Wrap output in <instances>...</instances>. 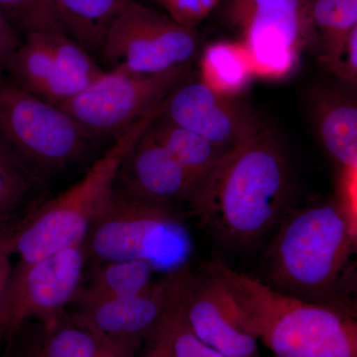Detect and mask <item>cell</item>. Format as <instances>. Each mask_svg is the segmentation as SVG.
<instances>
[{"instance_id":"6da1fadb","label":"cell","mask_w":357,"mask_h":357,"mask_svg":"<svg viewBox=\"0 0 357 357\" xmlns=\"http://www.w3.org/2000/svg\"><path fill=\"white\" fill-rule=\"evenodd\" d=\"M290 183L281 145L259 121L223 151L189 204L225 248H249L287 213Z\"/></svg>"},{"instance_id":"7a4b0ae2","label":"cell","mask_w":357,"mask_h":357,"mask_svg":"<svg viewBox=\"0 0 357 357\" xmlns=\"http://www.w3.org/2000/svg\"><path fill=\"white\" fill-rule=\"evenodd\" d=\"M204 268L222 280L256 337L275 356L357 357L354 307L288 295L220 259Z\"/></svg>"},{"instance_id":"3957f363","label":"cell","mask_w":357,"mask_h":357,"mask_svg":"<svg viewBox=\"0 0 357 357\" xmlns=\"http://www.w3.org/2000/svg\"><path fill=\"white\" fill-rule=\"evenodd\" d=\"M276 229L265 253V283L301 299L354 307L342 291L357 231L335 199L289 210Z\"/></svg>"},{"instance_id":"277c9868","label":"cell","mask_w":357,"mask_h":357,"mask_svg":"<svg viewBox=\"0 0 357 357\" xmlns=\"http://www.w3.org/2000/svg\"><path fill=\"white\" fill-rule=\"evenodd\" d=\"M165 102L119 134L109 149L67 191L27 211L4 230V243L20 261H34L81 245L91 225L109 204L115 178L124 157L157 117Z\"/></svg>"},{"instance_id":"5b68a950","label":"cell","mask_w":357,"mask_h":357,"mask_svg":"<svg viewBox=\"0 0 357 357\" xmlns=\"http://www.w3.org/2000/svg\"><path fill=\"white\" fill-rule=\"evenodd\" d=\"M86 263L143 261L155 272L173 273L189 266L194 243L175 206L131 196L114 187L84 243Z\"/></svg>"},{"instance_id":"8992f818","label":"cell","mask_w":357,"mask_h":357,"mask_svg":"<svg viewBox=\"0 0 357 357\" xmlns=\"http://www.w3.org/2000/svg\"><path fill=\"white\" fill-rule=\"evenodd\" d=\"M91 142L62 107L0 74V148L35 180L81 161Z\"/></svg>"},{"instance_id":"52a82bcc","label":"cell","mask_w":357,"mask_h":357,"mask_svg":"<svg viewBox=\"0 0 357 357\" xmlns=\"http://www.w3.org/2000/svg\"><path fill=\"white\" fill-rule=\"evenodd\" d=\"M187 66L160 74L107 70L62 109L93 141L115 138L161 105L183 83Z\"/></svg>"},{"instance_id":"ba28073f","label":"cell","mask_w":357,"mask_h":357,"mask_svg":"<svg viewBox=\"0 0 357 357\" xmlns=\"http://www.w3.org/2000/svg\"><path fill=\"white\" fill-rule=\"evenodd\" d=\"M198 48L195 29L167 14L126 0L107 28L98 51L109 69L153 75L185 67Z\"/></svg>"},{"instance_id":"9c48e42d","label":"cell","mask_w":357,"mask_h":357,"mask_svg":"<svg viewBox=\"0 0 357 357\" xmlns=\"http://www.w3.org/2000/svg\"><path fill=\"white\" fill-rule=\"evenodd\" d=\"M227 15L241 35L255 77H288L312 41L307 0H229Z\"/></svg>"},{"instance_id":"30bf717a","label":"cell","mask_w":357,"mask_h":357,"mask_svg":"<svg viewBox=\"0 0 357 357\" xmlns=\"http://www.w3.org/2000/svg\"><path fill=\"white\" fill-rule=\"evenodd\" d=\"M83 244L11 269L0 301V340L13 337L29 319L49 321L64 314L83 285Z\"/></svg>"},{"instance_id":"8fae6325","label":"cell","mask_w":357,"mask_h":357,"mask_svg":"<svg viewBox=\"0 0 357 357\" xmlns=\"http://www.w3.org/2000/svg\"><path fill=\"white\" fill-rule=\"evenodd\" d=\"M189 266L164 274L138 294L77 306V318L96 335L136 352L156 330L188 275Z\"/></svg>"},{"instance_id":"7c38bea8","label":"cell","mask_w":357,"mask_h":357,"mask_svg":"<svg viewBox=\"0 0 357 357\" xmlns=\"http://www.w3.org/2000/svg\"><path fill=\"white\" fill-rule=\"evenodd\" d=\"M185 319L204 344L227 357H262L258 337L220 279L204 268L190 275L184 291Z\"/></svg>"},{"instance_id":"4fadbf2b","label":"cell","mask_w":357,"mask_h":357,"mask_svg":"<svg viewBox=\"0 0 357 357\" xmlns=\"http://www.w3.org/2000/svg\"><path fill=\"white\" fill-rule=\"evenodd\" d=\"M161 116L223 148L231 146L259 122L243 105L218 95L201 81L178 84L166 98Z\"/></svg>"},{"instance_id":"5bb4252c","label":"cell","mask_w":357,"mask_h":357,"mask_svg":"<svg viewBox=\"0 0 357 357\" xmlns=\"http://www.w3.org/2000/svg\"><path fill=\"white\" fill-rule=\"evenodd\" d=\"M114 187L137 198L175 206L189 203L198 185L147 129L121 162Z\"/></svg>"},{"instance_id":"9a60e30c","label":"cell","mask_w":357,"mask_h":357,"mask_svg":"<svg viewBox=\"0 0 357 357\" xmlns=\"http://www.w3.org/2000/svg\"><path fill=\"white\" fill-rule=\"evenodd\" d=\"M2 75L27 93L60 107L88 86L59 67L40 32L26 35Z\"/></svg>"},{"instance_id":"2e32d148","label":"cell","mask_w":357,"mask_h":357,"mask_svg":"<svg viewBox=\"0 0 357 357\" xmlns=\"http://www.w3.org/2000/svg\"><path fill=\"white\" fill-rule=\"evenodd\" d=\"M314 126L324 147L338 165L357 167L356 100L333 89L312 93Z\"/></svg>"},{"instance_id":"e0dca14e","label":"cell","mask_w":357,"mask_h":357,"mask_svg":"<svg viewBox=\"0 0 357 357\" xmlns=\"http://www.w3.org/2000/svg\"><path fill=\"white\" fill-rule=\"evenodd\" d=\"M20 349L9 357H96V333L76 314L65 312L49 321H38L27 332L21 328ZM15 333V335H16Z\"/></svg>"},{"instance_id":"ac0fdd59","label":"cell","mask_w":357,"mask_h":357,"mask_svg":"<svg viewBox=\"0 0 357 357\" xmlns=\"http://www.w3.org/2000/svg\"><path fill=\"white\" fill-rule=\"evenodd\" d=\"M201 75L202 83L229 98L243 93L255 77L243 44L229 41L217 42L204 49Z\"/></svg>"},{"instance_id":"d6986e66","label":"cell","mask_w":357,"mask_h":357,"mask_svg":"<svg viewBox=\"0 0 357 357\" xmlns=\"http://www.w3.org/2000/svg\"><path fill=\"white\" fill-rule=\"evenodd\" d=\"M154 273L151 265L135 260L96 265L89 283L82 285L75 303L81 306L143 292L153 283Z\"/></svg>"},{"instance_id":"ffe728a7","label":"cell","mask_w":357,"mask_h":357,"mask_svg":"<svg viewBox=\"0 0 357 357\" xmlns=\"http://www.w3.org/2000/svg\"><path fill=\"white\" fill-rule=\"evenodd\" d=\"M148 132L173 155L198 185L213 170L220 155L227 149L167 121L161 114L148 128Z\"/></svg>"},{"instance_id":"44dd1931","label":"cell","mask_w":357,"mask_h":357,"mask_svg":"<svg viewBox=\"0 0 357 357\" xmlns=\"http://www.w3.org/2000/svg\"><path fill=\"white\" fill-rule=\"evenodd\" d=\"M126 0H53L66 33L89 52L103 36Z\"/></svg>"},{"instance_id":"7402d4cb","label":"cell","mask_w":357,"mask_h":357,"mask_svg":"<svg viewBox=\"0 0 357 357\" xmlns=\"http://www.w3.org/2000/svg\"><path fill=\"white\" fill-rule=\"evenodd\" d=\"M312 39L321 45V63L335 56L357 28V0H307Z\"/></svg>"},{"instance_id":"603a6c76","label":"cell","mask_w":357,"mask_h":357,"mask_svg":"<svg viewBox=\"0 0 357 357\" xmlns=\"http://www.w3.org/2000/svg\"><path fill=\"white\" fill-rule=\"evenodd\" d=\"M39 184L0 148V230L22 218Z\"/></svg>"},{"instance_id":"cb8c5ba5","label":"cell","mask_w":357,"mask_h":357,"mask_svg":"<svg viewBox=\"0 0 357 357\" xmlns=\"http://www.w3.org/2000/svg\"><path fill=\"white\" fill-rule=\"evenodd\" d=\"M49 52L66 74L89 86L105 74L89 52L64 32H40Z\"/></svg>"},{"instance_id":"d4e9b609","label":"cell","mask_w":357,"mask_h":357,"mask_svg":"<svg viewBox=\"0 0 357 357\" xmlns=\"http://www.w3.org/2000/svg\"><path fill=\"white\" fill-rule=\"evenodd\" d=\"M0 10L24 37L32 33H66L53 0H0Z\"/></svg>"},{"instance_id":"484cf974","label":"cell","mask_w":357,"mask_h":357,"mask_svg":"<svg viewBox=\"0 0 357 357\" xmlns=\"http://www.w3.org/2000/svg\"><path fill=\"white\" fill-rule=\"evenodd\" d=\"M189 277L178 295L175 309H174L172 333H171L172 356L173 357H227L204 344L203 340H199L196 333L192 332L188 324L185 316L183 298H184L185 284L189 280Z\"/></svg>"},{"instance_id":"4316f807","label":"cell","mask_w":357,"mask_h":357,"mask_svg":"<svg viewBox=\"0 0 357 357\" xmlns=\"http://www.w3.org/2000/svg\"><path fill=\"white\" fill-rule=\"evenodd\" d=\"M220 0H158L167 13L185 27L195 29Z\"/></svg>"},{"instance_id":"83f0119b","label":"cell","mask_w":357,"mask_h":357,"mask_svg":"<svg viewBox=\"0 0 357 357\" xmlns=\"http://www.w3.org/2000/svg\"><path fill=\"white\" fill-rule=\"evenodd\" d=\"M338 79L356 84L357 79V28L352 30L344 46L332 58L321 63Z\"/></svg>"},{"instance_id":"f1b7e54d","label":"cell","mask_w":357,"mask_h":357,"mask_svg":"<svg viewBox=\"0 0 357 357\" xmlns=\"http://www.w3.org/2000/svg\"><path fill=\"white\" fill-rule=\"evenodd\" d=\"M185 282L175 299L167 310L156 330L144 342V351L141 357H173L172 351H171V333H172L174 309H175L178 295L184 287Z\"/></svg>"},{"instance_id":"f546056e","label":"cell","mask_w":357,"mask_h":357,"mask_svg":"<svg viewBox=\"0 0 357 357\" xmlns=\"http://www.w3.org/2000/svg\"><path fill=\"white\" fill-rule=\"evenodd\" d=\"M21 32L0 10V74L23 41Z\"/></svg>"},{"instance_id":"4dcf8cb0","label":"cell","mask_w":357,"mask_h":357,"mask_svg":"<svg viewBox=\"0 0 357 357\" xmlns=\"http://www.w3.org/2000/svg\"><path fill=\"white\" fill-rule=\"evenodd\" d=\"M4 230H0V301L6 290L7 281L10 276L13 264H11V255L4 243Z\"/></svg>"},{"instance_id":"1f68e13d","label":"cell","mask_w":357,"mask_h":357,"mask_svg":"<svg viewBox=\"0 0 357 357\" xmlns=\"http://www.w3.org/2000/svg\"><path fill=\"white\" fill-rule=\"evenodd\" d=\"M100 344V351L102 357H137L136 352L131 351L128 347H121V345L115 344L109 340H105L100 335H96Z\"/></svg>"},{"instance_id":"d6a6232c","label":"cell","mask_w":357,"mask_h":357,"mask_svg":"<svg viewBox=\"0 0 357 357\" xmlns=\"http://www.w3.org/2000/svg\"><path fill=\"white\" fill-rule=\"evenodd\" d=\"M96 357H102V351H100V344H98V352H96Z\"/></svg>"}]
</instances>
